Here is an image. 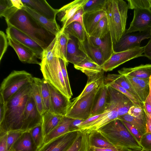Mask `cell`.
<instances>
[{"label":"cell","mask_w":151,"mask_h":151,"mask_svg":"<svg viewBox=\"0 0 151 151\" xmlns=\"http://www.w3.org/2000/svg\"><path fill=\"white\" fill-rule=\"evenodd\" d=\"M107 0H88L83 6L84 13L104 10Z\"/></svg>","instance_id":"cell-42"},{"label":"cell","mask_w":151,"mask_h":151,"mask_svg":"<svg viewBox=\"0 0 151 151\" xmlns=\"http://www.w3.org/2000/svg\"><path fill=\"white\" fill-rule=\"evenodd\" d=\"M31 85L32 96L38 111L42 115L44 113V110L40 86L34 79Z\"/></svg>","instance_id":"cell-40"},{"label":"cell","mask_w":151,"mask_h":151,"mask_svg":"<svg viewBox=\"0 0 151 151\" xmlns=\"http://www.w3.org/2000/svg\"><path fill=\"white\" fill-rule=\"evenodd\" d=\"M88 134L90 145L100 148H116L108 142L96 132H93Z\"/></svg>","instance_id":"cell-41"},{"label":"cell","mask_w":151,"mask_h":151,"mask_svg":"<svg viewBox=\"0 0 151 151\" xmlns=\"http://www.w3.org/2000/svg\"><path fill=\"white\" fill-rule=\"evenodd\" d=\"M119 117L117 109L106 103L104 112L81 131L88 134L97 131L111 121L118 119Z\"/></svg>","instance_id":"cell-15"},{"label":"cell","mask_w":151,"mask_h":151,"mask_svg":"<svg viewBox=\"0 0 151 151\" xmlns=\"http://www.w3.org/2000/svg\"><path fill=\"white\" fill-rule=\"evenodd\" d=\"M130 133L140 143L142 135L138 130L130 124L126 122L121 120Z\"/></svg>","instance_id":"cell-55"},{"label":"cell","mask_w":151,"mask_h":151,"mask_svg":"<svg viewBox=\"0 0 151 151\" xmlns=\"http://www.w3.org/2000/svg\"><path fill=\"white\" fill-rule=\"evenodd\" d=\"M5 103L3 97L0 95V122L3 121L4 117Z\"/></svg>","instance_id":"cell-60"},{"label":"cell","mask_w":151,"mask_h":151,"mask_svg":"<svg viewBox=\"0 0 151 151\" xmlns=\"http://www.w3.org/2000/svg\"><path fill=\"white\" fill-rule=\"evenodd\" d=\"M40 70L43 78L64 96L69 98L62 74L59 58L55 57L52 60H41Z\"/></svg>","instance_id":"cell-5"},{"label":"cell","mask_w":151,"mask_h":151,"mask_svg":"<svg viewBox=\"0 0 151 151\" xmlns=\"http://www.w3.org/2000/svg\"><path fill=\"white\" fill-rule=\"evenodd\" d=\"M22 9L26 11L45 29L54 35L56 36L60 31L61 28L56 20L49 19L24 4Z\"/></svg>","instance_id":"cell-22"},{"label":"cell","mask_w":151,"mask_h":151,"mask_svg":"<svg viewBox=\"0 0 151 151\" xmlns=\"http://www.w3.org/2000/svg\"><path fill=\"white\" fill-rule=\"evenodd\" d=\"M106 16L104 9L84 13L83 27L86 33L90 36L99 21Z\"/></svg>","instance_id":"cell-25"},{"label":"cell","mask_w":151,"mask_h":151,"mask_svg":"<svg viewBox=\"0 0 151 151\" xmlns=\"http://www.w3.org/2000/svg\"><path fill=\"white\" fill-rule=\"evenodd\" d=\"M16 9L13 6L11 0H0V17H7L13 13Z\"/></svg>","instance_id":"cell-45"},{"label":"cell","mask_w":151,"mask_h":151,"mask_svg":"<svg viewBox=\"0 0 151 151\" xmlns=\"http://www.w3.org/2000/svg\"><path fill=\"white\" fill-rule=\"evenodd\" d=\"M7 132H0V151H8Z\"/></svg>","instance_id":"cell-56"},{"label":"cell","mask_w":151,"mask_h":151,"mask_svg":"<svg viewBox=\"0 0 151 151\" xmlns=\"http://www.w3.org/2000/svg\"><path fill=\"white\" fill-rule=\"evenodd\" d=\"M119 74L140 78L149 79L151 76V64H141L134 67H124L118 70Z\"/></svg>","instance_id":"cell-28"},{"label":"cell","mask_w":151,"mask_h":151,"mask_svg":"<svg viewBox=\"0 0 151 151\" xmlns=\"http://www.w3.org/2000/svg\"><path fill=\"white\" fill-rule=\"evenodd\" d=\"M48 84L50 94L51 112L65 116L71 104L70 99Z\"/></svg>","instance_id":"cell-16"},{"label":"cell","mask_w":151,"mask_h":151,"mask_svg":"<svg viewBox=\"0 0 151 151\" xmlns=\"http://www.w3.org/2000/svg\"><path fill=\"white\" fill-rule=\"evenodd\" d=\"M150 92L143 103V109L145 116L151 120V76L150 78Z\"/></svg>","instance_id":"cell-52"},{"label":"cell","mask_w":151,"mask_h":151,"mask_svg":"<svg viewBox=\"0 0 151 151\" xmlns=\"http://www.w3.org/2000/svg\"><path fill=\"white\" fill-rule=\"evenodd\" d=\"M89 151H123L116 148H100L90 146Z\"/></svg>","instance_id":"cell-57"},{"label":"cell","mask_w":151,"mask_h":151,"mask_svg":"<svg viewBox=\"0 0 151 151\" xmlns=\"http://www.w3.org/2000/svg\"><path fill=\"white\" fill-rule=\"evenodd\" d=\"M24 132L22 131H12L7 132V143L8 151L13 145L21 136Z\"/></svg>","instance_id":"cell-51"},{"label":"cell","mask_w":151,"mask_h":151,"mask_svg":"<svg viewBox=\"0 0 151 151\" xmlns=\"http://www.w3.org/2000/svg\"><path fill=\"white\" fill-rule=\"evenodd\" d=\"M128 114L134 117L146 120L143 108L141 106L133 105L129 109Z\"/></svg>","instance_id":"cell-49"},{"label":"cell","mask_w":151,"mask_h":151,"mask_svg":"<svg viewBox=\"0 0 151 151\" xmlns=\"http://www.w3.org/2000/svg\"><path fill=\"white\" fill-rule=\"evenodd\" d=\"M74 66L86 74L88 79L93 78L104 71L101 66L91 59L86 60Z\"/></svg>","instance_id":"cell-31"},{"label":"cell","mask_w":151,"mask_h":151,"mask_svg":"<svg viewBox=\"0 0 151 151\" xmlns=\"http://www.w3.org/2000/svg\"><path fill=\"white\" fill-rule=\"evenodd\" d=\"M84 121L79 119H73L70 124V129L71 131L78 130V127Z\"/></svg>","instance_id":"cell-59"},{"label":"cell","mask_w":151,"mask_h":151,"mask_svg":"<svg viewBox=\"0 0 151 151\" xmlns=\"http://www.w3.org/2000/svg\"><path fill=\"white\" fill-rule=\"evenodd\" d=\"M118 119L130 124L138 130L142 136L146 132V120L137 118L128 114L119 116Z\"/></svg>","instance_id":"cell-38"},{"label":"cell","mask_w":151,"mask_h":151,"mask_svg":"<svg viewBox=\"0 0 151 151\" xmlns=\"http://www.w3.org/2000/svg\"><path fill=\"white\" fill-rule=\"evenodd\" d=\"M42 116V127L44 137L58 124L64 116L50 111L45 112Z\"/></svg>","instance_id":"cell-29"},{"label":"cell","mask_w":151,"mask_h":151,"mask_svg":"<svg viewBox=\"0 0 151 151\" xmlns=\"http://www.w3.org/2000/svg\"><path fill=\"white\" fill-rule=\"evenodd\" d=\"M7 35L2 31H0V61L7 50L9 45Z\"/></svg>","instance_id":"cell-53"},{"label":"cell","mask_w":151,"mask_h":151,"mask_svg":"<svg viewBox=\"0 0 151 151\" xmlns=\"http://www.w3.org/2000/svg\"><path fill=\"white\" fill-rule=\"evenodd\" d=\"M13 6L18 9H22L24 4L21 0H11Z\"/></svg>","instance_id":"cell-61"},{"label":"cell","mask_w":151,"mask_h":151,"mask_svg":"<svg viewBox=\"0 0 151 151\" xmlns=\"http://www.w3.org/2000/svg\"><path fill=\"white\" fill-rule=\"evenodd\" d=\"M78 130H74L44 144L37 151H66L75 139Z\"/></svg>","instance_id":"cell-14"},{"label":"cell","mask_w":151,"mask_h":151,"mask_svg":"<svg viewBox=\"0 0 151 151\" xmlns=\"http://www.w3.org/2000/svg\"><path fill=\"white\" fill-rule=\"evenodd\" d=\"M70 38L69 35L61 29L56 35L54 48L55 57L63 60L67 65L69 63L66 59V51L68 42Z\"/></svg>","instance_id":"cell-26"},{"label":"cell","mask_w":151,"mask_h":151,"mask_svg":"<svg viewBox=\"0 0 151 151\" xmlns=\"http://www.w3.org/2000/svg\"><path fill=\"white\" fill-rule=\"evenodd\" d=\"M106 86L107 87V102L117 110L119 117L128 114L131 107L134 105L121 92L110 86Z\"/></svg>","instance_id":"cell-10"},{"label":"cell","mask_w":151,"mask_h":151,"mask_svg":"<svg viewBox=\"0 0 151 151\" xmlns=\"http://www.w3.org/2000/svg\"><path fill=\"white\" fill-rule=\"evenodd\" d=\"M7 37L9 45L14 49L22 62L40 65L41 62L37 60V57L33 51L9 36Z\"/></svg>","instance_id":"cell-17"},{"label":"cell","mask_w":151,"mask_h":151,"mask_svg":"<svg viewBox=\"0 0 151 151\" xmlns=\"http://www.w3.org/2000/svg\"><path fill=\"white\" fill-rule=\"evenodd\" d=\"M90 146L89 134L78 130L75 139L66 151H89Z\"/></svg>","instance_id":"cell-33"},{"label":"cell","mask_w":151,"mask_h":151,"mask_svg":"<svg viewBox=\"0 0 151 151\" xmlns=\"http://www.w3.org/2000/svg\"><path fill=\"white\" fill-rule=\"evenodd\" d=\"M149 9L151 11V0H150V7Z\"/></svg>","instance_id":"cell-64"},{"label":"cell","mask_w":151,"mask_h":151,"mask_svg":"<svg viewBox=\"0 0 151 151\" xmlns=\"http://www.w3.org/2000/svg\"><path fill=\"white\" fill-rule=\"evenodd\" d=\"M147 151L144 150L143 149H142V150H138V151H136V150H131V151Z\"/></svg>","instance_id":"cell-63"},{"label":"cell","mask_w":151,"mask_h":151,"mask_svg":"<svg viewBox=\"0 0 151 151\" xmlns=\"http://www.w3.org/2000/svg\"><path fill=\"white\" fill-rule=\"evenodd\" d=\"M78 49L91 60L101 67L105 63L99 48L91 41L89 36L86 33L84 41L77 40Z\"/></svg>","instance_id":"cell-18"},{"label":"cell","mask_w":151,"mask_h":151,"mask_svg":"<svg viewBox=\"0 0 151 151\" xmlns=\"http://www.w3.org/2000/svg\"><path fill=\"white\" fill-rule=\"evenodd\" d=\"M33 77L25 70H14L1 84L0 95L5 102L8 100L21 88L33 81Z\"/></svg>","instance_id":"cell-6"},{"label":"cell","mask_w":151,"mask_h":151,"mask_svg":"<svg viewBox=\"0 0 151 151\" xmlns=\"http://www.w3.org/2000/svg\"><path fill=\"white\" fill-rule=\"evenodd\" d=\"M55 40V37L50 44L44 50L41 60H44L46 61H49L52 60L55 57L54 48Z\"/></svg>","instance_id":"cell-48"},{"label":"cell","mask_w":151,"mask_h":151,"mask_svg":"<svg viewBox=\"0 0 151 151\" xmlns=\"http://www.w3.org/2000/svg\"><path fill=\"white\" fill-rule=\"evenodd\" d=\"M124 76L143 103L150 92V78H140L129 76Z\"/></svg>","instance_id":"cell-23"},{"label":"cell","mask_w":151,"mask_h":151,"mask_svg":"<svg viewBox=\"0 0 151 151\" xmlns=\"http://www.w3.org/2000/svg\"><path fill=\"white\" fill-rule=\"evenodd\" d=\"M89 37L92 43L100 49L105 62L111 57L114 52V43L109 32L104 37L101 39L92 36Z\"/></svg>","instance_id":"cell-24"},{"label":"cell","mask_w":151,"mask_h":151,"mask_svg":"<svg viewBox=\"0 0 151 151\" xmlns=\"http://www.w3.org/2000/svg\"><path fill=\"white\" fill-rule=\"evenodd\" d=\"M6 21L7 25L14 27L29 36L44 50L50 44L56 36L22 9L17 10Z\"/></svg>","instance_id":"cell-2"},{"label":"cell","mask_w":151,"mask_h":151,"mask_svg":"<svg viewBox=\"0 0 151 151\" xmlns=\"http://www.w3.org/2000/svg\"><path fill=\"white\" fill-rule=\"evenodd\" d=\"M128 9H149L150 0H127Z\"/></svg>","instance_id":"cell-46"},{"label":"cell","mask_w":151,"mask_h":151,"mask_svg":"<svg viewBox=\"0 0 151 151\" xmlns=\"http://www.w3.org/2000/svg\"><path fill=\"white\" fill-rule=\"evenodd\" d=\"M32 83L23 86L5 102L4 117L0 122V132L22 131L23 115L31 94Z\"/></svg>","instance_id":"cell-1"},{"label":"cell","mask_w":151,"mask_h":151,"mask_svg":"<svg viewBox=\"0 0 151 151\" xmlns=\"http://www.w3.org/2000/svg\"><path fill=\"white\" fill-rule=\"evenodd\" d=\"M33 79L39 85L42 98L44 111L51 112V97L48 83L43 78L34 77Z\"/></svg>","instance_id":"cell-36"},{"label":"cell","mask_w":151,"mask_h":151,"mask_svg":"<svg viewBox=\"0 0 151 151\" xmlns=\"http://www.w3.org/2000/svg\"><path fill=\"white\" fill-rule=\"evenodd\" d=\"M140 144L143 149L151 151V133L146 132L142 137Z\"/></svg>","instance_id":"cell-54"},{"label":"cell","mask_w":151,"mask_h":151,"mask_svg":"<svg viewBox=\"0 0 151 151\" xmlns=\"http://www.w3.org/2000/svg\"><path fill=\"white\" fill-rule=\"evenodd\" d=\"M6 33L7 36L28 47L36 54L38 58L42 60L44 49L29 36L10 25H7Z\"/></svg>","instance_id":"cell-12"},{"label":"cell","mask_w":151,"mask_h":151,"mask_svg":"<svg viewBox=\"0 0 151 151\" xmlns=\"http://www.w3.org/2000/svg\"><path fill=\"white\" fill-rule=\"evenodd\" d=\"M105 85L110 86L121 92L126 96L134 105L140 106L143 108V104L142 102L122 87L113 83Z\"/></svg>","instance_id":"cell-44"},{"label":"cell","mask_w":151,"mask_h":151,"mask_svg":"<svg viewBox=\"0 0 151 151\" xmlns=\"http://www.w3.org/2000/svg\"><path fill=\"white\" fill-rule=\"evenodd\" d=\"M72 120L73 119L64 116L58 124L44 137V144L55 138L71 132L70 129V126Z\"/></svg>","instance_id":"cell-30"},{"label":"cell","mask_w":151,"mask_h":151,"mask_svg":"<svg viewBox=\"0 0 151 151\" xmlns=\"http://www.w3.org/2000/svg\"><path fill=\"white\" fill-rule=\"evenodd\" d=\"M146 132L151 133V120L146 116Z\"/></svg>","instance_id":"cell-62"},{"label":"cell","mask_w":151,"mask_h":151,"mask_svg":"<svg viewBox=\"0 0 151 151\" xmlns=\"http://www.w3.org/2000/svg\"><path fill=\"white\" fill-rule=\"evenodd\" d=\"M125 32L119 42L114 44V51L122 52L140 47L142 40L151 38V28L140 32Z\"/></svg>","instance_id":"cell-9"},{"label":"cell","mask_w":151,"mask_h":151,"mask_svg":"<svg viewBox=\"0 0 151 151\" xmlns=\"http://www.w3.org/2000/svg\"><path fill=\"white\" fill-rule=\"evenodd\" d=\"M96 132L114 147L123 151L143 149L140 143L118 119L111 121Z\"/></svg>","instance_id":"cell-3"},{"label":"cell","mask_w":151,"mask_h":151,"mask_svg":"<svg viewBox=\"0 0 151 151\" xmlns=\"http://www.w3.org/2000/svg\"><path fill=\"white\" fill-rule=\"evenodd\" d=\"M109 32V28L106 15L99 21L89 36L101 39L104 37Z\"/></svg>","instance_id":"cell-39"},{"label":"cell","mask_w":151,"mask_h":151,"mask_svg":"<svg viewBox=\"0 0 151 151\" xmlns=\"http://www.w3.org/2000/svg\"><path fill=\"white\" fill-rule=\"evenodd\" d=\"M107 97V87L104 83L97 95L90 117L99 115L104 112Z\"/></svg>","instance_id":"cell-32"},{"label":"cell","mask_w":151,"mask_h":151,"mask_svg":"<svg viewBox=\"0 0 151 151\" xmlns=\"http://www.w3.org/2000/svg\"><path fill=\"white\" fill-rule=\"evenodd\" d=\"M64 31L70 36L76 38L80 42L84 40L86 32L82 25L77 22H73L64 29Z\"/></svg>","instance_id":"cell-37"},{"label":"cell","mask_w":151,"mask_h":151,"mask_svg":"<svg viewBox=\"0 0 151 151\" xmlns=\"http://www.w3.org/2000/svg\"><path fill=\"white\" fill-rule=\"evenodd\" d=\"M144 55L151 60V38L144 47Z\"/></svg>","instance_id":"cell-58"},{"label":"cell","mask_w":151,"mask_h":151,"mask_svg":"<svg viewBox=\"0 0 151 151\" xmlns=\"http://www.w3.org/2000/svg\"><path fill=\"white\" fill-rule=\"evenodd\" d=\"M102 86L75 101H71L65 116L84 120L90 117L96 98Z\"/></svg>","instance_id":"cell-7"},{"label":"cell","mask_w":151,"mask_h":151,"mask_svg":"<svg viewBox=\"0 0 151 151\" xmlns=\"http://www.w3.org/2000/svg\"><path fill=\"white\" fill-rule=\"evenodd\" d=\"M22 131H29L42 123V116L31 95L29 98L23 115Z\"/></svg>","instance_id":"cell-11"},{"label":"cell","mask_w":151,"mask_h":151,"mask_svg":"<svg viewBox=\"0 0 151 151\" xmlns=\"http://www.w3.org/2000/svg\"><path fill=\"white\" fill-rule=\"evenodd\" d=\"M144 47H139L124 51L114 52L101 67L104 72L111 71L129 60L144 56Z\"/></svg>","instance_id":"cell-8"},{"label":"cell","mask_w":151,"mask_h":151,"mask_svg":"<svg viewBox=\"0 0 151 151\" xmlns=\"http://www.w3.org/2000/svg\"><path fill=\"white\" fill-rule=\"evenodd\" d=\"M59 60L62 74L65 84L68 95L70 99L73 96V93L67 70L66 66L67 65L65 61L63 60L60 58H59Z\"/></svg>","instance_id":"cell-47"},{"label":"cell","mask_w":151,"mask_h":151,"mask_svg":"<svg viewBox=\"0 0 151 151\" xmlns=\"http://www.w3.org/2000/svg\"><path fill=\"white\" fill-rule=\"evenodd\" d=\"M84 13L83 7L77 11L73 16L66 22L63 27L61 29L64 30L68 25L74 22H77L83 27V16Z\"/></svg>","instance_id":"cell-50"},{"label":"cell","mask_w":151,"mask_h":151,"mask_svg":"<svg viewBox=\"0 0 151 151\" xmlns=\"http://www.w3.org/2000/svg\"><path fill=\"white\" fill-rule=\"evenodd\" d=\"M29 131L35 143L39 149L44 144V136L42 124L36 126Z\"/></svg>","instance_id":"cell-43"},{"label":"cell","mask_w":151,"mask_h":151,"mask_svg":"<svg viewBox=\"0 0 151 151\" xmlns=\"http://www.w3.org/2000/svg\"><path fill=\"white\" fill-rule=\"evenodd\" d=\"M128 6L123 0H107L104 9L109 32L114 44L117 43L125 32Z\"/></svg>","instance_id":"cell-4"},{"label":"cell","mask_w":151,"mask_h":151,"mask_svg":"<svg viewBox=\"0 0 151 151\" xmlns=\"http://www.w3.org/2000/svg\"><path fill=\"white\" fill-rule=\"evenodd\" d=\"M104 72L91 79L88 80L82 92L71 101H75L102 86L104 83Z\"/></svg>","instance_id":"cell-35"},{"label":"cell","mask_w":151,"mask_h":151,"mask_svg":"<svg viewBox=\"0 0 151 151\" xmlns=\"http://www.w3.org/2000/svg\"><path fill=\"white\" fill-rule=\"evenodd\" d=\"M88 0H76L64 5L58 9L57 15L58 19L63 27L76 12L81 8Z\"/></svg>","instance_id":"cell-21"},{"label":"cell","mask_w":151,"mask_h":151,"mask_svg":"<svg viewBox=\"0 0 151 151\" xmlns=\"http://www.w3.org/2000/svg\"><path fill=\"white\" fill-rule=\"evenodd\" d=\"M151 28V12L149 9H134V17L126 33L141 32Z\"/></svg>","instance_id":"cell-13"},{"label":"cell","mask_w":151,"mask_h":151,"mask_svg":"<svg viewBox=\"0 0 151 151\" xmlns=\"http://www.w3.org/2000/svg\"><path fill=\"white\" fill-rule=\"evenodd\" d=\"M70 36V38L68 42L66 51V59L68 62L74 65L86 60L91 59L78 49L77 39L73 37Z\"/></svg>","instance_id":"cell-20"},{"label":"cell","mask_w":151,"mask_h":151,"mask_svg":"<svg viewBox=\"0 0 151 151\" xmlns=\"http://www.w3.org/2000/svg\"><path fill=\"white\" fill-rule=\"evenodd\" d=\"M110 83H114L122 87L142 102L135 91L127 81L124 76L119 74H108L104 77V83L107 84Z\"/></svg>","instance_id":"cell-34"},{"label":"cell","mask_w":151,"mask_h":151,"mask_svg":"<svg viewBox=\"0 0 151 151\" xmlns=\"http://www.w3.org/2000/svg\"><path fill=\"white\" fill-rule=\"evenodd\" d=\"M30 132H24L14 143L9 151H37Z\"/></svg>","instance_id":"cell-27"},{"label":"cell","mask_w":151,"mask_h":151,"mask_svg":"<svg viewBox=\"0 0 151 151\" xmlns=\"http://www.w3.org/2000/svg\"><path fill=\"white\" fill-rule=\"evenodd\" d=\"M24 4L48 19L55 20L58 9L52 8L45 0H21Z\"/></svg>","instance_id":"cell-19"}]
</instances>
